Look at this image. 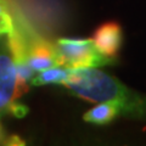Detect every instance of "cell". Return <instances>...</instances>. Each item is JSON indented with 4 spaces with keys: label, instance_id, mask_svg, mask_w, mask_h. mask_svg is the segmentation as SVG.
<instances>
[{
    "label": "cell",
    "instance_id": "obj_7",
    "mask_svg": "<svg viewBox=\"0 0 146 146\" xmlns=\"http://www.w3.org/2000/svg\"><path fill=\"white\" fill-rule=\"evenodd\" d=\"M13 31V17L5 0H0V36L9 35Z\"/></svg>",
    "mask_w": 146,
    "mask_h": 146
},
{
    "label": "cell",
    "instance_id": "obj_1",
    "mask_svg": "<svg viewBox=\"0 0 146 146\" xmlns=\"http://www.w3.org/2000/svg\"><path fill=\"white\" fill-rule=\"evenodd\" d=\"M62 85L79 99L90 102H111L118 107L119 115L146 119V95L129 89L96 67L70 68Z\"/></svg>",
    "mask_w": 146,
    "mask_h": 146
},
{
    "label": "cell",
    "instance_id": "obj_6",
    "mask_svg": "<svg viewBox=\"0 0 146 146\" xmlns=\"http://www.w3.org/2000/svg\"><path fill=\"white\" fill-rule=\"evenodd\" d=\"M68 73H70V68L67 67H52L48 68L45 71H42L40 74L34 77L32 79V84L33 85H46V84H62L66 80Z\"/></svg>",
    "mask_w": 146,
    "mask_h": 146
},
{
    "label": "cell",
    "instance_id": "obj_5",
    "mask_svg": "<svg viewBox=\"0 0 146 146\" xmlns=\"http://www.w3.org/2000/svg\"><path fill=\"white\" fill-rule=\"evenodd\" d=\"M119 115V110L116 105L111 102H100L96 106L90 108L84 115V121L93 124L102 125L112 122L115 118Z\"/></svg>",
    "mask_w": 146,
    "mask_h": 146
},
{
    "label": "cell",
    "instance_id": "obj_8",
    "mask_svg": "<svg viewBox=\"0 0 146 146\" xmlns=\"http://www.w3.org/2000/svg\"><path fill=\"white\" fill-rule=\"evenodd\" d=\"M7 138H9V136L5 135V131H4L3 127L0 125V144H5V145H6V143H7Z\"/></svg>",
    "mask_w": 146,
    "mask_h": 146
},
{
    "label": "cell",
    "instance_id": "obj_3",
    "mask_svg": "<svg viewBox=\"0 0 146 146\" xmlns=\"http://www.w3.org/2000/svg\"><path fill=\"white\" fill-rule=\"evenodd\" d=\"M56 48L61 58V66L67 68L101 67L115 62L98 51L93 39H60Z\"/></svg>",
    "mask_w": 146,
    "mask_h": 146
},
{
    "label": "cell",
    "instance_id": "obj_4",
    "mask_svg": "<svg viewBox=\"0 0 146 146\" xmlns=\"http://www.w3.org/2000/svg\"><path fill=\"white\" fill-rule=\"evenodd\" d=\"M123 42V32L116 22H107L96 29L93 43L99 52L107 57H113L119 51Z\"/></svg>",
    "mask_w": 146,
    "mask_h": 146
},
{
    "label": "cell",
    "instance_id": "obj_2",
    "mask_svg": "<svg viewBox=\"0 0 146 146\" xmlns=\"http://www.w3.org/2000/svg\"><path fill=\"white\" fill-rule=\"evenodd\" d=\"M27 91L28 84L18 76L7 38L0 40V112L17 118L25 117L28 113V107L18 100Z\"/></svg>",
    "mask_w": 146,
    "mask_h": 146
}]
</instances>
